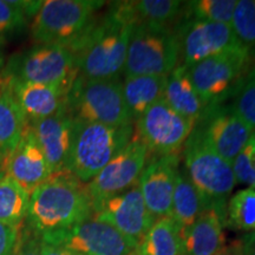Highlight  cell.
Instances as JSON below:
<instances>
[{
	"label": "cell",
	"mask_w": 255,
	"mask_h": 255,
	"mask_svg": "<svg viewBox=\"0 0 255 255\" xmlns=\"http://www.w3.org/2000/svg\"><path fill=\"white\" fill-rule=\"evenodd\" d=\"M133 25L129 1L113 2L103 17L92 21L69 46L79 76L89 79H119L124 70Z\"/></svg>",
	"instance_id": "obj_1"
},
{
	"label": "cell",
	"mask_w": 255,
	"mask_h": 255,
	"mask_svg": "<svg viewBox=\"0 0 255 255\" xmlns=\"http://www.w3.org/2000/svg\"><path fill=\"white\" fill-rule=\"evenodd\" d=\"M94 208L87 184L68 170L51 174L30 195L26 226L37 235L62 231L87 221Z\"/></svg>",
	"instance_id": "obj_2"
},
{
	"label": "cell",
	"mask_w": 255,
	"mask_h": 255,
	"mask_svg": "<svg viewBox=\"0 0 255 255\" xmlns=\"http://www.w3.org/2000/svg\"><path fill=\"white\" fill-rule=\"evenodd\" d=\"M184 169L205 201L225 220L228 197L237 186L232 164L221 157L195 127L183 146Z\"/></svg>",
	"instance_id": "obj_3"
},
{
	"label": "cell",
	"mask_w": 255,
	"mask_h": 255,
	"mask_svg": "<svg viewBox=\"0 0 255 255\" xmlns=\"http://www.w3.org/2000/svg\"><path fill=\"white\" fill-rule=\"evenodd\" d=\"M133 137V124L107 126L75 121L66 170L88 183Z\"/></svg>",
	"instance_id": "obj_4"
},
{
	"label": "cell",
	"mask_w": 255,
	"mask_h": 255,
	"mask_svg": "<svg viewBox=\"0 0 255 255\" xmlns=\"http://www.w3.org/2000/svg\"><path fill=\"white\" fill-rule=\"evenodd\" d=\"M66 110L81 122L114 127L133 124L119 79H89L78 75L69 90Z\"/></svg>",
	"instance_id": "obj_5"
},
{
	"label": "cell",
	"mask_w": 255,
	"mask_h": 255,
	"mask_svg": "<svg viewBox=\"0 0 255 255\" xmlns=\"http://www.w3.org/2000/svg\"><path fill=\"white\" fill-rule=\"evenodd\" d=\"M104 1L46 0L32 18L31 33L38 44L71 46L94 21Z\"/></svg>",
	"instance_id": "obj_6"
},
{
	"label": "cell",
	"mask_w": 255,
	"mask_h": 255,
	"mask_svg": "<svg viewBox=\"0 0 255 255\" xmlns=\"http://www.w3.org/2000/svg\"><path fill=\"white\" fill-rule=\"evenodd\" d=\"M180 60L173 26L135 24L130 34L124 73L127 76L169 75Z\"/></svg>",
	"instance_id": "obj_7"
},
{
	"label": "cell",
	"mask_w": 255,
	"mask_h": 255,
	"mask_svg": "<svg viewBox=\"0 0 255 255\" xmlns=\"http://www.w3.org/2000/svg\"><path fill=\"white\" fill-rule=\"evenodd\" d=\"M250 49L228 50L187 68L205 108L220 105L233 97L246 76Z\"/></svg>",
	"instance_id": "obj_8"
},
{
	"label": "cell",
	"mask_w": 255,
	"mask_h": 255,
	"mask_svg": "<svg viewBox=\"0 0 255 255\" xmlns=\"http://www.w3.org/2000/svg\"><path fill=\"white\" fill-rule=\"evenodd\" d=\"M4 75L15 81L70 89L79 73L69 47L38 44L12 59Z\"/></svg>",
	"instance_id": "obj_9"
},
{
	"label": "cell",
	"mask_w": 255,
	"mask_h": 255,
	"mask_svg": "<svg viewBox=\"0 0 255 255\" xmlns=\"http://www.w3.org/2000/svg\"><path fill=\"white\" fill-rule=\"evenodd\" d=\"M195 126L196 123L178 115L161 100L135 121L133 137L151 155H181Z\"/></svg>",
	"instance_id": "obj_10"
},
{
	"label": "cell",
	"mask_w": 255,
	"mask_h": 255,
	"mask_svg": "<svg viewBox=\"0 0 255 255\" xmlns=\"http://www.w3.org/2000/svg\"><path fill=\"white\" fill-rule=\"evenodd\" d=\"M40 240L82 255H135L138 246L136 241L124 237L113 226L94 218L41 235Z\"/></svg>",
	"instance_id": "obj_11"
},
{
	"label": "cell",
	"mask_w": 255,
	"mask_h": 255,
	"mask_svg": "<svg viewBox=\"0 0 255 255\" xmlns=\"http://www.w3.org/2000/svg\"><path fill=\"white\" fill-rule=\"evenodd\" d=\"M148 155L146 146L132 137L131 141L88 182V193L94 210L104 201L135 186L145 167Z\"/></svg>",
	"instance_id": "obj_12"
},
{
	"label": "cell",
	"mask_w": 255,
	"mask_h": 255,
	"mask_svg": "<svg viewBox=\"0 0 255 255\" xmlns=\"http://www.w3.org/2000/svg\"><path fill=\"white\" fill-rule=\"evenodd\" d=\"M182 65L189 66L228 50L244 46L228 24L188 19L175 28Z\"/></svg>",
	"instance_id": "obj_13"
},
{
	"label": "cell",
	"mask_w": 255,
	"mask_h": 255,
	"mask_svg": "<svg viewBox=\"0 0 255 255\" xmlns=\"http://www.w3.org/2000/svg\"><path fill=\"white\" fill-rule=\"evenodd\" d=\"M197 129L218 154L232 163L251 139L253 129L231 107L210 105L205 108Z\"/></svg>",
	"instance_id": "obj_14"
},
{
	"label": "cell",
	"mask_w": 255,
	"mask_h": 255,
	"mask_svg": "<svg viewBox=\"0 0 255 255\" xmlns=\"http://www.w3.org/2000/svg\"><path fill=\"white\" fill-rule=\"evenodd\" d=\"M92 218L113 226L137 244L156 221L146 208L137 183L124 193L101 203L94 210Z\"/></svg>",
	"instance_id": "obj_15"
},
{
	"label": "cell",
	"mask_w": 255,
	"mask_h": 255,
	"mask_svg": "<svg viewBox=\"0 0 255 255\" xmlns=\"http://www.w3.org/2000/svg\"><path fill=\"white\" fill-rule=\"evenodd\" d=\"M180 170V155H151L137 184L155 220L171 216L173 195Z\"/></svg>",
	"instance_id": "obj_16"
},
{
	"label": "cell",
	"mask_w": 255,
	"mask_h": 255,
	"mask_svg": "<svg viewBox=\"0 0 255 255\" xmlns=\"http://www.w3.org/2000/svg\"><path fill=\"white\" fill-rule=\"evenodd\" d=\"M0 167L5 176L20 184L30 195L51 176L45 156L28 123L15 148L0 161Z\"/></svg>",
	"instance_id": "obj_17"
},
{
	"label": "cell",
	"mask_w": 255,
	"mask_h": 255,
	"mask_svg": "<svg viewBox=\"0 0 255 255\" xmlns=\"http://www.w3.org/2000/svg\"><path fill=\"white\" fill-rule=\"evenodd\" d=\"M75 120L66 108L53 116L28 122L41 151L45 156L51 174L66 170Z\"/></svg>",
	"instance_id": "obj_18"
},
{
	"label": "cell",
	"mask_w": 255,
	"mask_h": 255,
	"mask_svg": "<svg viewBox=\"0 0 255 255\" xmlns=\"http://www.w3.org/2000/svg\"><path fill=\"white\" fill-rule=\"evenodd\" d=\"M8 79L12 94L27 122L53 116L66 108V100L70 90L68 88L60 85L25 83L15 81L11 77Z\"/></svg>",
	"instance_id": "obj_19"
},
{
	"label": "cell",
	"mask_w": 255,
	"mask_h": 255,
	"mask_svg": "<svg viewBox=\"0 0 255 255\" xmlns=\"http://www.w3.org/2000/svg\"><path fill=\"white\" fill-rule=\"evenodd\" d=\"M225 220L214 209L203 210L193 225L181 233L183 255H216L226 246Z\"/></svg>",
	"instance_id": "obj_20"
},
{
	"label": "cell",
	"mask_w": 255,
	"mask_h": 255,
	"mask_svg": "<svg viewBox=\"0 0 255 255\" xmlns=\"http://www.w3.org/2000/svg\"><path fill=\"white\" fill-rule=\"evenodd\" d=\"M163 101L178 115L197 123L205 105L194 88L188 70L182 64L168 75Z\"/></svg>",
	"instance_id": "obj_21"
},
{
	"label": "cell",
	"mask_w": 255,
	"mask_h": 255,
	"mask_svg": "<svg viewBox=\"0 0 255 255\" xmlns=\"http://www.w3.org/2000/svg\"><path fill=\"white\" fill-rule=\"evenodd\" d=\"M27 120L15 101L8 77L0 76V161L20 141Z\"/></svg>",
	"instance_id": "obj_22"
},
{
	"label": "cell",
	"mask_w": 255,
	"mask_h": 255,
	"mask_svg": "<svg viewBox=\"0 0 255 255\" xmlns=\"http://www.w3.org/2000/svg\"><path fill=\"white\" fill-rule=\"evenodd\" d=\"M167 78L168 75L127 76L123 96L133 123L149 107L163 100Z\"/></svg>",
	"instance_id": "obj_23"
},
{
	"label": "cell",
	"mask_w": 255,
	"mask_h": 255,
	"mask_svg": "<svg viewBox=\"0 0 255 255\" xmlns=\"http://www.w3.org/2000/svg\"><path fill=\"white\" fill-rule=\"evenodd\" d=\"M135 255H183L182 235L171 216L152 223L139 241Z\"/></svg>",
	"instance_id": "obj_24"
},
{
	"label": "cell",
	"mask_w": 255,
	"mask_h": 255,
	"mask_svg": "<svg viewBox=\"0 0 255 255\" xmlns=\"http://www.w3.org/2000/svg\"><path fill=\"white\" fill-rule=\"evenodd\" d=\"M206 209L205 201L191 183L186 169L180 167L175 183L171 218L176 222L181 233L193 225Z\"/></svg>",
	"instance_id": "obj_25"
},
{
	"label": "cell",
	"mask_w": 255,
	"mask_h": 255,
	"mask_svg": "<svg viewBox=\"0 0 255 255\" xmlns=\"http://www.w3.org/2000/svg\"><path fill=\"white\" fill-rule=\"evenodd\" d=\"M135 24L171 26L182 14L184 2L178 0H141L129 1Z\"/></svg>",
	"instance_id": "obj_26"
},
{
	"label": "cell",
	"mask_w": 255,
	"mask_h": 255,
	"mask_svg": "<svg viewBox=\"0 0 255 255\" xmlns=\"http://www.w3.org/2000/svg\"><path fill=\"white\" fill-rule=\"evenodd\" d=\"M30 194L14 180L5 176L0 181V222L20 227L26 219Z\"/></svg>",
	"instance_id": "obj_27"
},
{
	"label": "cell",
	"mask_w": 255,
	"mask_h": 255,
	"mask_svg": "<svg viewBox=\"0 0 255 255\" xmlns=\"http://www.w3.org/2000/svg\"><path fill=\"white\" fill-rule=\"evenodd\" d=\"M226 227L242 232L255 231V189L239 190L228 200Z\"/></svg>",
	"instance_id": "obj_28"
},
{
	"label": "cell",
	"mask_w": 255,
	"mask_h": 255,
	"mask_svg": "<svg viewBox=\"0 0 255 255\" xmlns=\"http://www.w3.org/2000/svg\"><path fill=\"white\" fill-rule=\"evenodd\" d=\"M184 4V18L231 25L237 0H194Z\"/></svg>",
	"instance_id": "obj_29"
},
{
	"label": "cell",
	"mask_w": 255,
	"mask_h": 255,
	"mask_svg": "<svg viewBox=\"0 0 255 255\" xmlns=\"http://www.w3.org/2000/svg\"><path fill=\"white\" fill-rule=\"evenodd\" d=\"M231 26L242 45L255 47V0L237 1Z\"/></svg>",
	"instance_id": "obj_30"
},
{
	"label": "cell",
	"mask_w": 255,
	"mask_h": 255,
	"mask_svg": "<svg viewBox=\"0 0 255 255\" xmlns=\"http://www.w3.org/2000/svg\"><path fill=\"white\" fill-rule=\"evenodd\" d=\"M233 110L255 130V66L246 73L233 96Z\"/></svg>",
	"instance_id": "obj_31"
},
{
	"label": "cell",
	"mask_w": 255,
	"mask_h": 255,
	"mask_svg": "<svg viewBox=\"0 0 255 255\" xmlns=\"http://www.w3.org/2000/svg\"><path fill=\"white\" fill-rule=\"evenodd\" d=\"M26 23L27 17L18 1L0 0V37L23 30Z\"/></svg>",
	"instance_id": "obj_32"
},
{
	"label": "cell",
	"mask_w": 255,
	"mask_h": 255,
	"mask_svg": "<svg viewBox=\"0 0 255 255\" xmlns=\"http://www.w3.org/2000/svg\"><path fill=\"white\" fill-rule=\"evenodd\" d=\"M252 150H253V142L252 137L248 143L242 149L240 154L232 161V169L234 173L237 183L248 184L251 188H255V168L252 163Z\"/></svg>",
	"instance_id": "obj_33"
},
{
	"label": "cell",
	"mask_w": 255,
	"mask_h": 255,
	"mask_svg": "<svg viewBox=\"0 0 255 255\" xmlns=\"http://www.w3.org/2000/svg\"><path fill=\"white\" fill-rule=\"evenodd\" d=\"M40 237L32 229L25 227L19 228V234L12 254L13 255H41Z\"/></svg>",
	"instance_id": "obj_34"
},
{
	"label": "cell",
	"mask_w": 255,
	"mask_h": 255,
	"mask_svg": "<svg viewBox=\"0 0 255 255\" xmlns=\"http://www.w3.org/2000/svg\"><path fill=\"white\" fill-rule=\"evenodd\" d=\"M19 228L20 227H12L0 222V255L12 253L18 239Z\"/></svg>",
	"instance_id": "obj_35"
},
{
	"label": "cell",
	"mask_w": 255,
	"mask_h": 255,
	"mask_svg": "<svg viewBox=\"0 0 255 255\" xmlns=\"http://www.w3.org/2000/svg\"><path fill=\"white\" fill-rule=\"evenodd\" d=\"M40 253L41 255H82L73 251H70L68 248L53 246V245L45 244V242H41Z\"/></svg>",
	"instance_id": "obj_36"
},
{
	"label": "cell",
	"mask_w": 255,
	"mask_h": 255,
	"mask_svg": "<svg viewBox=\"0 0 255 255\" xmlns=\"http://www.w3.org/2000/svg\"><path fill=\"white\" fill-rule=\"evenodd\" d=\"M216 255H244V247H242L241 239L229 242L222 248Z\"/></svg>",
	"instance_id": "obj_37"
},
{
	"label": "cell",
	"mask_w": 255,
	"mask_h": 255,
	"mask_svg": "<svg viewBox=\"0 0 255 255\" xmlns=\"http://www.w3.org/2000/svg\"><path fill=\"white\" fill-rule=\"evenodd\" d=\"M244 255H255V231L245 234L241 239Z\"/></svg>",
	"instance_id": "obj_38"
},
{
	"label": "cell",
	"mask_w": 255,
	"mask_h": 255,
	"mask_svg": "<svg viewBox=\"0 0 255 255\" xmlns=\"http://www.w3.org/2000/svg\"><path fill=\"white\" fill-rule=\"evenodd\" d=\"M252 142H253V150H252V163L255 168V139L252 137Z\"/></svg>",
	"instance_id": "obj_39"
},
{
	"label": "cell",
	"mask_w": 255,
	"mask_h": 255,
	"mask_svg": "<svg viewBox=\"0 0 255 255\" xmlns=\"http://www.w3.org/2000/svg\"><path fill=\"white\" fill-rule=\"evenodd\" d=\"M4 177H5V173H4V170L1 169V167H0V181H1Z\"/></svg>",
	"instance_id": "obj_40"
},
{
	"label": "cell",
	"mask_w": 255,
	"mask_h": 255,
	"mask_svg": "<svg viewBox=\"0 0 255 255\" xmlns=\"http://www.w3.org/2000/svg\"><path fill=\"white\" fill-rule=\"evenodd\" d=\"M1 44H2V39L0 37V62H1Z\"/></svg>",
	"instance_id": "obj_41"
},
{
	"label": "cell",
	"mask_w": 255,
	"mask_h": 255,
	"mask_svg": "<svg viewBox=\"0 0 255 255\" xmlns=\"http://www.w3.org/2000/svg\"><path fill=\"white\" fill-rule=\"evenodd\" d=\"M252 137H253V138L255 139V130L253 131V133H252Z\"/></svg>",
	"instance_id": "obj_42"
},
{
	"label": "cell",
	"mask_w": 255,
	"mask_h": 255,
	"mask_svg": "<svg viewBox=\"0 0 255 255\" xmlns=\"http://www.w3.org/2000/svg\"><path fill=\"white\" fill-rule=\"evenodd\" d=\"M12 252H13V251H12ZM8 255H13V254H12V253H11V254H8Z\"/></svg>",
	"instance_id": "obj_43"
},
{
	"label": "cell",
	"mask_w": 255,
	"mask_h": 255,
	"mask_svg": "<svg viewBox=\"0 0 255 255\" xmlns=\"http://www.w3.org/2000/svg\"><path fill=\"white\" fill-rule=\"evenodd\" d=\"M0 65H1V62H0Z\"/></svg>",
	"instance_id": "obj_44"
}]
</instances>
